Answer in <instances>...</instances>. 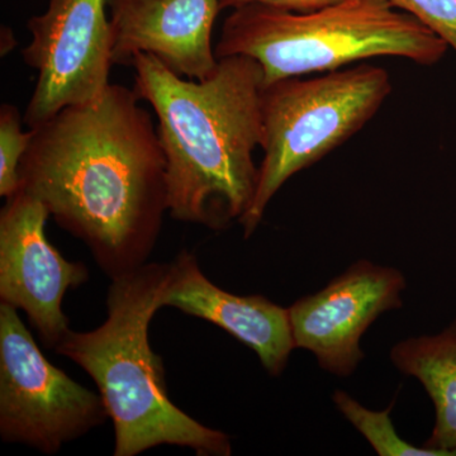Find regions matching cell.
I'll return each instance as SVG.
<instances>
[{
    "instance_id": "cell-1",
    "label": "cell",
    "mask_w": 456,
    "mask_h": 456,
    "mask_svg": "<svg viewBox=\"0 0 456 456\" xmlns=\"http://www.w3.org/2000/svg\"><path fill=\"white\" fill-rule=\"evenodd\" d=\"M134 89L110 84L90 103L32 128L20 189L88 246L110 279L147 263L167 212V161Z\"/></svg>"
},
{
    "instance_id": "cell-2",
    "label": "cell",
    "mask_w": 456,
    "mask_h": 456,
    "mask_svg": "<svg viewBox=\"0 0 456 456\" xmlns=\"http://www.w3.org/2000/svg\"><path fill=\"white\" fill-rule=\"evenodd\" d=\"M134 89L158 118L167 161V211L213 231L241 222L259 183L264 73L253 57L218 59L211 77L187 79L158 57L132 60Z\"/></svg>"
},
{
    "instance_id": "cell-3",
    "label": "cell",
    "mask_w": 456,
    "mask_h": 456,
    "mask_svg": "<svg viewBox=\"0 0 456 456\" xmlns=\"http://www.w3.org/2000/svg\"><path fill=\"white\" fill-rule=\"evenodd\" d=\"M170 278V263H146L110 279L107 318L92 331H69L55 349L84 369L98 387L114 428V456H136L161 445L200 456H230L227 434L207 428L171 402L163 359L149 327Z\"/></svg>"
},
{
    "instance_id": "cell-4",
    "label": "cell",
    "mask_w": 456,
    "mask_h": 456,
    "mask_svg": "<svg viewBox=\"0 0 456 456\" xmlns=\"http://www.w3.org/2000/svg\"><path fill=\"white\" fill-rule=\"evenodd\" d=\"M449 46L391 0H344L294 13L248 4L232 9L215 46L217 59L253 57L264 86L287 77L329 73L374 57L395 56L436 65Z\"/></svg>"
},
{
    "instance_id": "cell-5",
    "label": "cell",
    "mask_w": 456,
    "mask_h": 456,
    "mask_svg": "<svg viewBox=\"0 0 456 456\" xmlns=\"http://www.w3.org/2000/svg\"><path fill=\"white\" fill-rule=\"evenodd\" d=\"M392 89L386 69L364 62L307 79L287 77L264 86V158L254 202L240 222L245 239L254 235L285 183L364 128Z\"/></svg>"
},
{
    "instance_id": "cell-6",
    "label": "cell",
    "mask_w": 456,
    "mask_h": 456,
    "mask_svg": "<svg viewBox=\"0 0 456 456\" xmlns=\"http://www.w3.org/2000/svg\"><path fill=\"white\" fill-rule=\"evenodd\" d=\"M107 419L101 395L53 367L16 308L0 303L2 440L53 455Z\"/></svg>"
},
{
    "instance_id": "cell-7",
    "label": "cell",
    "mask_w": 456,
    "mask_h": 456,
    "mask_svg": "<svg viewBox=\"0 0 456 456\" xmlns=\"http://www.w3.org/2000/svg\"><path fill=\"white\" fill-rule=\"evenodd\" d=\"M107 0H50L27 23L32 40L23 50L37 82L23 122L36 128L66 107L104 94L112 68V27Z\"/></svg>"
},
{
    "instance_id": "cell-8",
    "label": "cell",
    "mask_w": 456,
    "mask_h": 456,
    "mask_svg": "<svg viewBox=\"0 0 456 456\" xmlns=\"http://www.w3.org/2000/svg\"><path fill=\"white\" fill-rule=\"evenodd\" d=\"M49 217L44 203L25 191L7 198L0 212V303L25 312L42 344L55 350L71 330L62 299L88 281L89 272L50 244Z\"/></svg>"
},
{
    "instance_id": "cell-9",
    "label": "cell",
    "mask_w": 456,
    "mask_h": 456,
    "mask_svg": "<svg viewBox=\"0 0 456 456\" xmlns=\"http://www.w3.org/2000/svg\"><path fill=\"white\" fill-rule=\"evenodd\" d=\"M401 270L360 259L318 292L288 308L296 349L310 351L336 377L355 373L364 360L362 336L382 314L403 307Z\"/></svg>"
},
{
    "instance_id": "cell-10",
    "label": "cell",
    "mask_w": 456,
    "mask_h": 456,
    "mask_svg": "<svg viewBox=\"0 0 456 456\" xmlns=\"http://www.w3.org/2000/svg\"><path fill=\"white\" fill-rule=\"evenodd\" d=\"M113 65L151 53L187 79L211 77L218 64L212 44L220 0H107Z\"/></svg>"
},
{
    "instance_id": "cell-11",
    "label": "cell",
    "mask_w": 456,
    "mask_h": 456,
    "mask_svg": "<svg viewBox=\"0 0 456 456\" xmlns=\"http://www.w3.org/2000/svg\"><path fill=\"white\" fill-rule=\"evenodd\" d=\"M167 305L224 330L250 347L273 377L283 373L296 350L288 308L263 296L226 292L203 274L197 257L187 250L170 263L163 298Z\"/></svg>"
},
{
    "instance_id": "cell-12",
    "label": "cell",
    "mask_w": 456,
    "mask_h": 456,
    "mask_svg": "<svg viewBox=\"0 0 456 456\" xmlns=\"http://www.w3.org/2000/svg\"><path fill=\"white\" fill-rule=\"evenodd\" d=\"M392 364L424 387L435 408V425L425 448L456 456V317L435 335H421L393 345Z\"/></svg>"
},
{
    "instance_id": "cell-13",
    "label": "cell",
    "mask_w": 456,
    "mask_h": 456,
    "mask_svg": "<svg viewBox=\"0 0 456 456\" xmlns=\"http://www.w3.org/2000/svg\"><path fill=\"white\" fill-rule=\"evenodd\" d=\"M332 402L338 412L365 437L379 456H441L439 452L416 446L399 436L391 417L392 404L383 411L369 410L349 393L334 392Z\"/></svg>"
},
{
    "instance_id": "cell-14",
    "label": "cell",
    "mask_w": 456,
    "mask_h": 456,
    "mask_svg": "<svg viewBox=\"0 0 456 456\" xmlns=\"http://www.w3.org/2000/svg\"><path fill=\"white\" fill-rule=\"evenodd\" d=\"M32 137V128L22 131L18 108L3 104L0 108V196L5 200L20 189V165Z\"/></svg>"
},
{
    "instance_id": "cell-15",
    "label": "cell",
    "mask_w": 456,
    "mask_h": 456,
    "mask_svg": "<svg viewBox=\"0 0 456 456\" xmlns=\"http://www.w3.org/2000/svg\"><path fill=\"white\" fill-rule=\"evenodd\" d=\"M428 27L456 53V0H391Z\"/></svg>"
},
{
    "instance_id": "cell-16",
    "label": "cell",
    "mask_w": 456,
    "mask_h": 456,
    "mask_svg": "<svg viewBox=\"0 0 456 456\" xmlns=\"http://www.w3.org/2000/svg\"><path fill=\"white\" fill-rule=\"evenodd\" d=\"M344 0H220L221 11L236 9L248 4H261L266 7L283 9L294 13H310L320 9L331 7Z\"/></svg>"
},
{
    "instance_id": "cell-17",
    "label": "cell",
    "mask_w": 456,
    "mask_h": 456,
    "mask_svg": "<svg viewBox=\"0 0 456 456\" xmlns=\"http://www.w3.org/2000/svg\"><path fill=\"white\" fill-rule=\"evenodd\" d=\"M17 41L14 38L13 32L8 27H3L2 28V55H7L9 51L16 46Z\"/></svg>"
}]
</instances>
